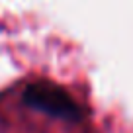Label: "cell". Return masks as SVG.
<instances>
[{
    "label": "cell",
    "instance_id": "1",
    "mask_svg": "<svg viewBox=\"0 0 133 133\" xmlns=\"http://www.w3.org/2000/svg\"><path fill=\"white\" fill-rule=\"evenodd\" d=\"M22 102L29 110L41 112L55 119H63L69 123H78L84 117V110L69 92L59 84L49 80H37L24 88Z\"/></svg>",
    "mask_w": 133,
    "mask_h": 133
}]
</instances>
